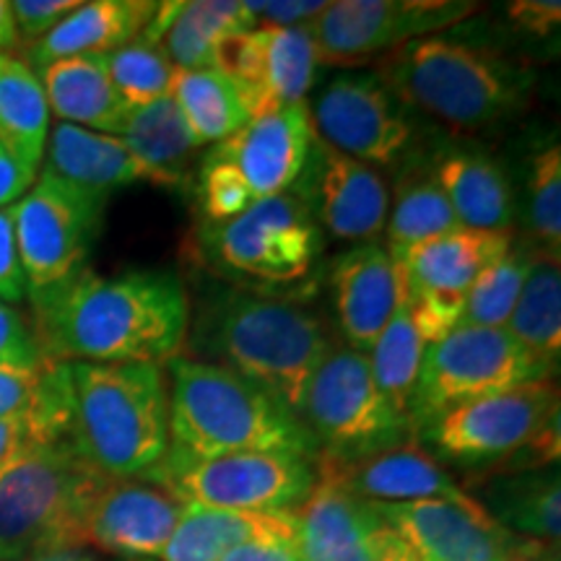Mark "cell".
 I'll list each match as a JSON object with an SVG mask.
<instances>
[{
  "mask_svg": "<svg viewBox=\"0 0 561 561\" xmlns=\"http://www.w3.org/2000/svg\"><path fill=\"white\" fill-rule=\"evenodd\" d=\"M32 328L50 362L161 364L191 325V299L178 273L89 265L53 289L32 294Z\"/></svg>",
  "mask_w": 561,
  "mask_h": 561,
  "instance_id": "1",
  "label": "cell"
},
{
  "mask_svg": "<svg viewBox=\"0 0 561 561\" xmlns=\"http://www.w3.org/2000/svg\"><path fill=\"white\" fill-rule=\"evenodd\" d=\"M70 442L112 481L146 479L170 453V398L161 364H68Z\"/></svg>",
  "mask_w": 561,
  "mask_h": 561,
  "instance_id": "2",
  "label": "cell"
},
{
  "mask_svg": "<svg viewBox=\"0 0 561 561\" xmlns=\"http://www.w3.org/2000/svg\"><path fill=\"white\" fill-rule=\"evenodd\" d=\"M170 453L208 460L234 453H301L318 458L305 424L276 398L224 364L167 362Z\"/></svg>",
  "mask_w": 561,
  "mask_h": 561,
  "instance_id": "3",
  "label": "cell"
},
{
  "mask_svg": "<svg viewBox=\"0 0 561 561\" xmlns=\"http://www.w3.org/2000/svg\"><path fill=\"white\" fill-rule=\"evenodd\" d=\"M377 76L409 107L455 130L510 121L528 102L533 70L494 50L450 37H421L388 53Z\"/></svg>",
  "mask_w": 561,
  "mask_h": 561,
  "instance_id": "4",
  "label": "cell"
},
{
  "mask_svg": "<svg viewBox=\"0 0 561 561\" xmlns=\"http://www.w3.org/2000/svg\"><path fill=\"white\" fill-rule=\"evenodd\" d=\"M201 341L224 367L255 382L299 419L305 390L333 348L318 314L294 301L229 291L203 318Z\"/></svg>",
  "mask_w": 561,
  "mask_h": 561,
  "instance_id": "5",
  "label": "cell"
},
{
  "mask_svg": "<svg viewBox=\"0 0 561 561\" xmlns=\"http://www.w3.org/2000/svg\"><path fill=\"white\" fill-rule=\"evenodd\" d=\"M100 476L70 439L42 445L0 471V561L83 549L81 525Z\"/></svg>",
  "mask_w": 561,
  "mask_h": 561,
  "instance_id": "6",
  "label": "cell"
},
{
  "mask_svg": "<svg viewBox=\"0 0 561 561\" xmlns=\"http://www.w3.org/2000/svg\"><path fill=\"white\" fill-rule=\"evenodd\" d=\"M195 250L210 271L237 284L289 286L310 276L320 252V229L299 193L252 203L237 219L203 224Z\"/></svg>",
  "mask_w": 561,
  "mask_h": 561,
  "instance_id": "7",
  "label": "cell"
},
{
  "mask_svg": "<svg viewBox=\"0 0 561 561\" xmlns=\"http://www.w3.org/2000/svg\"><path fill=\"white\" fill-rule=\"evenodd\" d=\"M299 421L312 434L318 455L339 462L413 439L409 419L392 411L377 390L369 356L348 346H333L318 364Z\"/></svg>",
  "mask_w": 561,
  "mask_h": 561,
  "instance_id": "8",
  "label": "cell"
},
{
  "mask_svg": "<svg viewBox=\"0 0 561 561\" xmlns=\"http://www.w3.org/2000/svg\"><path fill=\"white\" fill-rule=\"evenodd\" d=\"M301 453H234L193 460L167 453L153 481L195 507L237 512H297L318 483V466Z\"/></svg>",
  "mask_w": 561,
  "mask_h": 561,
  "instance_id": "9",
  "label": "cell"
},
{
  "mask_svg": "<svg viewBox=\"0 0 561 561\" xmlns=\"http://www.w3.org/2000/svg\"><path fill=\"white\" fill-rule=\"evenodd\" d=\"M538 380H551V371L504 328L458 325L424 351L409 403L411 430L416 434L426 421L455 405Z\"/></svg>",
  "mask_w": 561,
  "mask_h": 561,
  "instance_id": "10",
  "label": "cell"
},
{
  "mask_svg": "<svg viewBox=\"0 0 561 561\" xmlns=\"http://www.w3.org/2000/svg\"><path fill=\"white\" fill-rule=\"evenodd\" d=\"M559 409V388L538 380L455 405L416 430V442L434 460L468 471H489L507 462Z\"/></svg>",
  "mask_w": 561,
  "mask_h": 561,
  "instance_id": "11",
  "label": "cell"
},
{
  "mask_svg": "<svg viewBox=\"0 0 561 561\" xmlns=\"http://www.w3.org/2000/svg\"><path fill=\"white\" fill-rule=\"evenodd\" d=\"M104 206L107 198L79 191L47 172H39L24 198L13 203L19 255L30 297L53 289L87 268V257L102 227Z\"/></svg>",
  "mask_w": 561,
  "mask_h": 561,
  "instance_id": "12",
  "label": "cell"
},
{
  "mask_svg": "<svg viewBox=\"0 0 561 561\" xmlns=\"http://www.w3.org/2000/svg\"><path fill=\"white\" fill-rule=\"evenodd\" d=\"M416 561H559V546L533 541L494 523L471 502H371Z\"/></svg>",
  "mask_w": 561,
  "mask_h": 561,
  "instance_id": "13",
  "label": "cell"
},
{
  "mask_svg": "<svg viewBox=\"0 0 561 561\" xmlns=\"http://www.w3.org/2000/svg\"><path fill=\"white\" fill-rule=\"evenodd\" d=\"M409 104L371 70L339 73L310 110L314 138L375 170L401 164L413 144Z\"/></svg>",
  "mask_w": 561,
  "mask_h": 561,
  "instance_id": "14",
  "label": "cell"
},
{
  "mask_svg": "<svg viewBox=\"0 0 561 561\" xmlns=\"http://www.w3.org/2000/svg\"><path fill=\"white\" fill-rule=\"evenodd\" d=\"M473 11L476 3L466 0H339L328 3L310 32L320 62L351 68L450 30Z\"/></svg>",
  "mask_w": 561,
  "mask_h": 561,
  "instance_id": "15",
  "label": "cell"
},
{
  "mask_svg": "<svg viewBox=\"0 0 561 561\" xmlns=\"http://www.w3.org/2000/svg\"><path fill=\"white\" fill-rule=\"evenodd\" d=\"M512 244L510 231L458 227L392 261L401 271L405 299L426 343H437L458 328L476 276Z\"/></svg>",
  "mask_w": 561,
  "mask_h": 561,
  "instance_id": "16",
  "label": "cell"
},
{
  "mask_svg": "<svg viewBox=\"0 0 561 561\" xmlns=\"http://www.w3.org/2000/svg\"><path fill=\"white\" fill-rule=\"evenodd\" d=\"M312 146L310 104L294 102L257 110L244 128L216 144L206 159L227 164L257 203L299 185Z\"/></svg>",
  "mask_w": 561,
  "mask_h": 561,
  "instance_id": "17",
  "label": "cell"
},
{
  "mask_svg": "<svg viewBox=\"0 0 561 561\" xmlns=\"http://www.w3.org/2000/svg\"><path fill=\"white\" fill-rule=\"evenodd\" d=\"M185 507L153 481L104 479L83 512L81 543L125 561H153L170 543Z\"/></svg>",
  "mask_w": 561,
  "mask_h": 561,
  "instance_id": "18",
  "label": "cell"
},
{
  "mask_svg": "<svg viewBox=\"0 0 561 561\" xmlns=\"http://www.w3.org/2000/svg\"><path fill=\"white\" fill-rule=\"evenodd\" d=\"M314 224L346 242H375L385 234L390 214V187L380 170L333 151L314 138L310 161L301 174Z\"/></svg>",
  "mask_w": 561,
  "mask_h": 561,
  "instance_id": "19",
  "label": "cell"
},
{
  "mask_svg": "<svg viewBox=\"0 0 561 561\" xmlns=\"http://www.w3.org/2000/svg\"><path fill=\"white\" fill-rule=\"evenodd\" d=\"M318 47L310 24L257 26L231 39L221 53V70L234 76L255 96L257 110L307 102L318 79ZM255 110V112H257Z\"/></svg>",
  "mask_w": 561,
  "mask_h": 561,
  "instance_id": "20",
  "label": "cell"
},
{
  "mask_svg": "<svg viewBox=\"0 0 561 561\" xmlns=\"http://www.w3.org/2000/svg\"><path fill=\"white\" fill-rule=\"evenodd\" d=\"M318 473L367 502H471L468 491L432 458L416 437L403 445L364 455L356 460H331L318 455Z\"/></svg>",
  "mask_w": 561,
  "mask_h": 561,
  "instance_id": "21",
  "label": "cell"
},
{
  "mask_svg": "<svg viewBox=\"0 0 561 561\" xmlns=\"http://www.w3.org/2000/svg\"><path fill=\"white\" fill-rule=\"evenodd\" d=\"M297 523L299 561H377L388 533L371 502L320 473Z\"/></svg>",
  "mask_w": 561,
  "mask_h": 561,
  "instance_id": "22",
  "label": "cell"
},
{
  "mask_svg": "<svg viewBox=\"0 0 561 561\" xmlns=\"http://www.w3.org/2000/svg\"><path fill=\"white\" fill-rule=\"evenodd\" d=\"M333 307L346 346L369 354L401 299V273L380 242H364L335 257Z\"/></svg>",
  "mask_w": 561,
  "mask_h": 561,
  "instance_id": "23",
  "label": "cell"
},
{
  "mask_svg": "<svg viewBox=\"0 0 561 561\" xmlns=\"http://www.w3.org/2000/svg\"><path fill=\"white\" fill-rule=\"evenodd\" d=\"M257 30L244 0H191L159 3L140 39L164 50L178 70L219 68L221 53L231 39Z\"/></svg>",
  "mask_w": 561,
  "mask_h": 561,
  "instance_id": "24",
  "label": "cell"
},
{
  "mask_svg": "<svg viewBox=\"0 0 561 561\" xmlns=\"http://www.w3.org/2000/svg\"><path fill=\"white\" fill-rule=\"evenodd\" d=\"M42 164H45L42 172L100 198H110L115 191L136 185V182L164 187L159 174L151 172L123 144V138L68 123H58L50 130Z\"/></svg>",
  "mask_w": 561,
  "mask_h": 561,
  "instance_id": "25",
  "label": "cell"
},
{
  "mask_svg": "<svg viewBox=\"0 0 561 561\" xmlns=\"http://www.w3.org/2000/svg\"><path fill=\"white\" fill-rule=\"evenodd\" d=\"M159 3L153 0H91L79 3L50 34L26 47L32 70L79 55H107L138 39Z\"/></svg>",
  "mask_w": 561,
  "mask_h": 561,
  "instance_id": "26",
  "label": "cell"
},
{
  "mask_svg": "<svg viewBox=\"0 0 561 561\" xmlns=\"http://www.w3.org/2000/svg\"><path fill=\"white\" fill-rule=\"evenodd\" d=\"M34 73L45 91L47 107L62 123L104 136H123L130 104L112 87L104 55L53 60Z\"/></svg>",
  "mask_w": 561,
  "mask_h": 561,
  "instance_id": "27",
  "label": "cell"
},
{
  "mask_svg": "<svg viewBox=\"0 0 561 561\" xmlns=\"http://www.w3.org/2000/svg\"><path fill=\"white\" fill-rule=\"evenodd\" d=\"M468 496L494 523L533 541L559 546L561 481L559 466L536 471L491 473L468 491Z\"/></svg>",
  "mask_w": 561,
  "mask_h": 561,
  "instance_id": "28",
  "label": "cell"
},
{
  "mask_svg": "<svg viewBox=\"0 0 561 561\" xmlns=\"http://www.w3.org/2000/svg\"><path fill=\"white\" fill-rule=\"evenodd\" d=\"M297 512H237L187 504L159 561H221L252 541H297Z\"/></svg>",
  "mask_w": 561,
  "mask_h": 561,
  "instance_id": "29",
  "label": "cell"
},
{
  "mask_svg": "<svg viewBox=\"0 0 561 561\" xmlns=\"http://www.w3.org/2000/svg\"><path fill=\"white\" fill-rule=\"evenodd\" d=\"M460 227L510 231L515 219V193L500 161L476 151H450L432 172Z\"/></svg>",
  "mask_w": 561,
  "mask_h": 561,
  "instance_id": "30",
  "label": "cell"
},
{
  "mask_svg": "<svg viewBox=\"0 0 561 561\" xmlns=\"http://www.w3.org/2000/svg\"><path fill=\"white\" fill-rule=\"evenodd\" d=\"M170 96L185 117L198 149L234 136L257 110L252 91L221 68H174Z\"/></svg>",
  "mask_w": 561,
  "mask_h": 561,
  "instance_id": "31",
  "label": "cell"
},
{
  "mask_svg": "<svg viewBox=\"0 0 561 561\" xmlns=\"http://www.w3.org/2000/svg\"><path fill=\"white\" fill-rule=\"evenodd\" d=\"M50 136V107L26 60L0 53V146L26 178L37 180Z\"/></svg>",
  "mask_w": 561,
  "mask_h": 561,
  "instance_id": "32",
  "label": "cell"
},
{
  "mask_svg": "<svg viewBox=\"0 0 561 561\" xmlns=\"http://www.w3.org/2000/svg\"><path fill=\"white\" fill-rule=\"evenodd\" d=\"M121 138L151 172L159 174L164 187H187L193 182L198 146L172 96L130 107Z\"/></svg>",
  "mask_w": 561,
  "mask_h": 561,
  "instance_id": "33",
  "label": "cell"
},
{
  "mask_svg": "<svg viewBox=\"0 0 561 561\" xmlns=\"http://www.w3.org/2000/svg\"><path fill=\"white\" fill-rule=\"evenodd\" d=\"M512 339L538 359L546 369L557 371L561 356V271L559 255L536 252L525 284L507 325Z\"/></svg>",
  "mask_w": 561,
  "mask_h": 561,
  "instance_id": "34",
  "label": "cell"
},
{
  "mask_svg": "<svg viewBox=\"0 0 561 561\" xmlns=\"http://www.w3.org/2000/svg\"><path fill=\"white\" fill-rule=\"evenodd\" d=\"M426 346H430V343H426L424 333H421L416 320H413L409 299H405V284L401 276V299H398L396 312H392L390 322L385 325V331L380 333V339L375 341V346H371L367 356L377 390L382 392V398L390 403V409L401 413L403 419H409V403L413 388H416Z\"/></svg>",
  "mask_w": 561,
  "mask_h": 561,
  "instance_id": "35",
  "label": "cell"
},
{
  "mask_svg": "<svg viewBox=\"0 0 561 561\" xmlns=\"http://www.w3.org/2000/svg\"><path fill=\"white\" fill-rule=\"evenodd\" d=\"M450 201L442 193L434 174H416L398 185L396 201H390L388 224V252L392 261H401L405 252L458 229Z\"/></svg>",
  "mask_w": 561,
  "mask_h": 561,
  "instance_id": "36",
  "label": "cell"
},
{
  "mask_svg": "<svg viewBox=\"0 0 561 561\" xmlns=\"http://www.w3.org/2000/svg\"><path fill=\"white\" fill-rule=\"evenodd\" d=\"M533 255L536 250L530 244H512L507 252H502L496 261H491L473 286L468 289L466 305L458 325L468 328H504L507 325L512 310H515L517 297L528 276Z\"/></svg>",
  "mask_w": 561,
  "mask_h": 561,
  "instance_id": "37",
  "label": "cell"
},
{
  "mask_svg": "<svg viewBox=\"0 0 561 561\" xmlns=\"http://www.w3.org/2000/svg\"><path fill=\"white\" fill-rule=\"evenodd\" d=\"M70 419L68 364L47 362L45 367H0V419L16 416Z\"/></svg>",
  "mask_w": 561,
  "mask_h": 561,
  "instance_id": "38",
  "label": "cell"
},
{
  "mask_svg": "<svg viewBox=\"0 0 561 561\" xmlns=\"http://www.w3.org/2000/svg\"><path fill=\"white\" fill-rule=\"evenodd\" d=\"M104 66L112 87L130 107H144L161 96H170L174 66L153 42L133 39L104 55Z\"/></svg>",
  "mask_w": 561,
  "mask_h": 561,
  "instance_id": "39",
  "label": "cell"
},
{
  "mask_svg": "<svg viewBox=\"0 0 561 561\" xmlns=\"http://www.w3.org/2000/svg\"><path fill=\"white\" fill-rule=\"evenodd\" d=\"M528 229L530 248L546 255L561 250V151L549 144L530 159L528 172Z\"/></svg>",
  "mask_w": 561,
  "mask_h": 561,
  "instance_id": "40",
  "label": "cell"
},
{
  "mask_svg": "<svg viewBox=\"0 0 561 561\" xmlns=\"http://www.w3.org/2000/svg\"><path fill=\"white\" fill-rule=\"evenodd\" d=\"M195 193H198L201 214L206 219L203 224L231 221L255 203L244 182L227 164L206 157L195 167Z\"/></svg>",
  "mask_w": 561,
  "mask_h": 561,
  "instance_id": "41",
  "label": "cell"
},
{
  "mask_svg": "<svg viewBox=\"0 0 561 561\" xmlns=\"http://www.w3.org/2000/svg\"><path fill=\"white\" fill-rule=\"evenodd\" d=\"M60 439H70V419L45 416V413L0 419V471L21 455Z\"/></svg>",
  "mask_w": 561,
  "mask_h": 561,
  "instance_id": "42",
  "label": "cell"
},
{
  "mask_svg": "<svg viewBox=\"0 0 561 561\" xmlns=\"http://www.w3.org/2000/svg\"><path fill=\"white\" fill-rule=\"evenodd\" d=\"M50 362L42 351L32 322L13 305L0 301V367L34 369Z\"/></svg>",
  "mask_w": 561,
  "mask_h": 561,
  "instance_id": "43",
  "label": "cell"
},
{
  "mask_svg": "<svg viewBox=\"0 0 561 561\" xmlns=\"http://www.w3.org/2000/svg\"><path fill=\"white\" fill-rule=\"evenodd\" d=\"M76 5L79 0H13L11 11L16 21L19 42L32 47L34 42L50 34Z\"/></svg>",
  "mask_w": 561,
  "mask_h": 561,
  "instance_id": "44",
  "label": "cell"
},
{
  "mask_svg": "<svg viewBox=\"0 0 561 561\" xmlns=\"http://www.w3.org/2000/svg\"><path fill=\"white\" fill-rule=\"evenodd\" d=\"M30 297L26 273L21 265L16 224H13V208H0V301L16 307L19 301Z\"/></svg>",
  "mask_w": 561,
  "mask_h": 561,
  "instance_id": "45",
  "label": "cell"
},
{
  "mask_svg": "<svg viewBox=\"0 0 561 561\" xmlns=\"http://www.w3.org/2000/svg\"><path fill=\"white\" fill-rule=\"evenodd\" d=\"M257 26H305L328 9L325 0H244Z\"/></svg>",
  "mask_w": 561,
  "mask_h": 561,
  "instance_id": "46",
  "label": "cell"
},
{
  "mask_svg": "<svg viewBox=\"0 0 561 561\" xmlns=\"http://www.w3.org/2000/svg\"><path fill=\"white\" fill-rule=\"evenodd\" d=\"M507 16L533 37H551L559 30L561 5L557 0H515L507 5Z\"/></svg>",
  "mask_w": 561,
  "mask_h": 561,
  "instance_id": "47",
  "label": "cell"
},
{
  "mask_svg": "<svg viewBox=\"0 0 561 561\" xmlns=\"http://www.w3.org/2000/svg\"><path fill=\"white\" fill-rule=\"evenodd\" d=\"M221 561H299L297 541L289 538H268V541H252L227 553Z\"/></svg>",
  "mask_w": 561,
  "mask_h": 561,
  "instance_id": "48",
  "label": "cell"
},
{
  "mask_svg": "<svg viewBox=\"0 0 561 561\" xmlns=\"http://www.w3.org/2000/svg\"><path fill=\"white\" fill-rule=\"evenodd\" d=\"M34 185L32 178H26L19 170V164L9 157V151L0 146V208H9L13 203L21 201L26 191Z\"/></svg>",
  "mask_w": 561,
  "mask_h": 561,
  "instance_id": "49",
  "label": "cell"
},
{
  "mask_svg": "<svg viewBox=\"0 0 561 561\" xmlns=\"http://www.w3.org/2000/svg\"><path fill=\"white\" fill-rule=\"evenodd\" d=\"M19 32L16 21H13V11L9 0H0V53H9L19 47Z\"/></svg>",
  "mask_w": 561,
  "mask_h": 561,
  "instance_id": "50",
  "label": "cell"
},
{
  "mask_svg": "<svg viewBox=\"0 0 561 561\" xmlns=\"http://www.w3.org/2000/svg\"><path fill=\"white\" fill-rule=\"evenodd\" d=\"M377 561H416L409 553V549L398 541L396 536H392V530L388 528V533H385L382 543H380V559Z\"/></svg>",
  "mask_w": 561,
  "mask_h": 561,
  "instance_id": "51",
  "label": "cell"
},
{
  "mask_svg": "<svg viewBox=\"0 0 561 561\" xmlns=\"http://www.w3.org/2000/svg\"><path fill=\"white\" fill-rule=\"evenodd\" d=\"M30 561H96V559L83 549H62V551L42 553V557H34Z\"/></svg>",
  "mask_w": 561,
  "mask_h": 561,
  "instance_id": "52",
  "label": "cell"
}]
</instances>
